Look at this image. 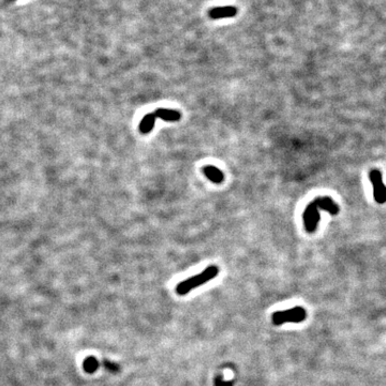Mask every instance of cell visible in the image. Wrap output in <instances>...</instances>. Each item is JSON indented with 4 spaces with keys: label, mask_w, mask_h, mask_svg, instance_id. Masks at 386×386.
I'll use <instances>...</instances> for the list:
<instances>
[{
    "label": "cell",
    "mask_w": 386,
    "mask_h": 386,
    "mask_svg": "<svg viewBox=\"0 0 386 386\" xmlns=\"http://www.w3.org/2000/svg\"><path fill=\"white\" fill-rule=\"evenodd\" d=\"M237 13V9L235 7L232 6H226V7H217L214 8L210 11V17L212 19H226V18H232Z\"/></svg>",
    "instance_id": "cell-5"
},
{
    "label": "cell",
    "mask_w": 386,
    "mask_h": 386,
    "mask_svg": "<svg viewBox=\"0 0 386 386\" xmlns=\"http://www.w3.org/2000/svg\"><path fill=\"white\" fill-rule=\"evenodd\" d=\"M103 365H104V367H105L107 370H109V371H111V372H117V371H118V369H119L117 365L114 364V362L109 361V360H104V361H103Z\"/></svg>",
    "instance_id": "cell-10"
},
{
    "label": "cell",
    "mask_w": 386,
    "mask_h": 386,
    "mask_svg": "<svg viewBox=\"0 0 386 386\" xmlns=\"http://www.w3.org/2000/svg\"><path fill=\"white\" fill-rule=\"evenodd\" d=\"M307 318V312L303 307L290 308L284 311H277L272 315L275 325L279 326L284 323H300Z\"/></svg>",
    "instance_id": "cell-3"
},
{
    "label": "cell",
    "mask_w": 386,
    "mask_h": 386,
    "mask_svg": "<svg viewBox=\"0 0 386 386\" xmlns=\"http://www.w3.org/2000/svg\"><path fill=\"white\" fill-rule=\"evenodd\" d=\"M154 115H156L157 118H161L165 121L169 122H175L178 121L181 118V113L179 111L176 110H168V109H158L156 111H153Z\"/></svg>",
    "instance_id": "cell-6"
},
{
    "label": "cell",
    "mask_w": 386,
    "mask_h": 386,
    "mask_svg": "<svg viewBox=\"0 0 386 386\" xmlns=\"http://www.w3.org/2000/svg\"><path fill=\"white\" fill-rule=\"evenodd\" d=\"M204 175L214 183H221L225 179V175L220 171L218 167L216 166H205L203 167Z\"/></svg>",
    "instance_id": "cell-7"
},
{
    "label": "cell",
    "mask_w": 386,
    "mask_h": 386,
    "mask_svg": "<svg viewBox=\"0 0 386 386\" xmlns=\"http://www.w3.org/2000/svg\"><path fill=\"white\" fill-rule=\"evenodd\" d=\"M320 210L326 211L330 215H337L339 213V206L335 201L329 197H319L309 203L304 212V223L307 232L313 233L319 227L321 219Z\"/></svg>",
    "instance_id": "cell-1"
},
{
    "label": "cell",
    "mask_w": 386,
    "mask_h": 386,
    "mask_svg": "<svg viewBox=\"0 0 386 386\" xmlns=\"http://www.w3.org/2000/svg\"><path fill=\"white\" fill-rule=\"evenodd\" d=\"M232 383H226V382H221V379L220 377H218L217 380H216V386H231Z\"/></svg>",
    "instance_id": "cell-11"
},
{
    "label": "cell",
    "mask_w": 386,
    "mask_h": 386,
    "mask_svg": "<svg viewBox=\"0 0 386 386\" xmlns=\"http://www.w3.org/2000/svg\"><path fill=\"white\" fill-rule=\"evenodd\" d=\"M219 273V268L216 265H211L207 268H205L202 273H200L196 276H193L189 279L181 281L178 285L176 287V292L178 293L179 295H186L189 292H191L193 289H196L198 287H201V285L208 282L210 280L214 279V278L218 275Z\"/></svg>",
    "instance_id": "cell-2"
},
{
    "label": "cell",
    "mask_w": 386,
    "mask_h": 386,
    "mask_svg": "<svg viewBox=\"0 0 386 386\" xmlns=\"http://www.w3.org/2000/svg\"><path fill=\"white\" fill-rule=\"evenodd\" d=\"M369 178L373 186V196L374 200L379 204L386 203V186L383 182L382 174L379 169H372L369 173Z\"/></svg>",
    "instance_id": "cell-4"
},
{
    "label": "cell",
    "mask_w": 386,
    "mask_h": 386,
    "mask_svg": "<svg viewBox=\"0 0 386 386\" xmlns=\"http://www.w3.org/2000/svg\"><path fill=\"white\" fill-rule=\"evenodd\" d=\"M99 368V361L94 356H88L84 359L83 361V369L86 373L92 374L95 373Z\"/></svg>",
    "instance_id": "cell-9"
},
{
    "label": "cell",
    "mask_w": 386,
    "mask_h": 386,
    "mask_svg": "<svg viewBox=\"0 0 386 386\" xmlns=\"http://www.w3.org/2000/svg\"><path fill=\"white\" fill-rule=\"evenodd\" d=\"M156 119H157V117H156V115H154L153 112H151V113H149L147 115H145L144 117H143V119H142V121H141V123H140L141 133H143V134L149 133L150 131L153 129V127H154V123H156Z\"/></svg>",
    "instance_id": "cell-8"
}]
</instances>
